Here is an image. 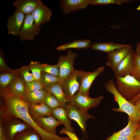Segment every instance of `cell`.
Listing matches in <instances>:
<instances>
[{"label":"cell","instance_id":"e575fe53","mask_svg":"<svg viewBox=\"0 0 140 140\" xmlns=\"http://www.w3.org/2000/svg\"><path fill=\"white\" fill-rule=\"evenodd\" d=\"M132 1L131 0H89V3L93 5H103L110 4H121Z\"/></svg>","mask_w":140,"mask_h":140},{"label":"cell","instance_id":"8fae6325","mask_svg":"<svg viewBox=\"0 0 140 140\" xmlns=\"http://www.w3.org/2000/svg\"><path fill=\"white\" fill-rule=\"evenodd\" d=\"M132 50L131 45H129L126 47L116 49L108 53L106 64L110 67L114 74L119 63Z\"/></svg>","mask_w":140,"mask_h":140},{"label":"cell","instance_id":"ba28073f","mask_svg":"<svg viewBox=\"0 0 140 140\" xmlns=\"http://www.w3.org/2000/svg\"><path fill=\"white\" fill-rule=\"evenodd\" d=\"M103 96L95 98L90 97L89 96L81 94L78 92L70 99L69 102L84 111L87 112L89 109L96 107L101 101Z\"/></svg>","mask_w":140,"mask_h":140},{"label":"cell","instance_id":"cb8c5ba5","mask_svg":"<svg viewBox=\"0 0 140 140\" xmlns=\"http://www.w3.org/2000/svg\"><path fill=\"white\" fill-rule=\"evenodd\" d=\"M91 42V41L88 40H76L58 46L57 49L58 50H63L71 48L78 49L87 48L90 47Z\"/></svg>","mask_w":140,"mask_h":140},{"label":"cell","instance_id":"44dd1931","mask_svg":"<svg viewBox=\"0 0 140 140\" xmlns=\"http://www.w3.org/2000/svg\"><path fill=\"white\" fill-rule=\"evenodd\" d=\"M52 115L62 124H64L67 130L72 132H74V129L68 117L66 109L60 107L55 109L52 111Z\"/></svg>","mask_w":140,"mask_h":140},{"label":"cell","instance_id":"ab89813d","mask_svg":"<svg viewBox=\"0 0 140 140\" xmlns=\"http://www.w3.org/2000/svg\"><path fill=\"white\" fill-rule=\"evenodd\" d=\"M134 104L137 109L138 117L139 121L140 122V97L137 100Z\"/></svg>","mask_w":140,"mask_h":140},{"label":"cell","instance_id":"83f0119b","mask_svg":"<svg viewBox=\"0 0 140 140\" xmlns=\"http://www.w3.org/2000/svg\"><path fill=\"white\" fill-rule=\"evenodd\" d=\"M18 76L27 83L36 80L34 77L30 70L27 65L23 66L21 67L15 69Z\"/></svg>","mask_w":140,"mask_h":140},{"label":"cell","instance_id":"484cf974","mask_svg":"<svg viewBox=\"0 0 140 140\" xmlns=\"http://www.w3.org/2000/svg\"><path fill=\"white\" fill-rule=\"evenodd\" d=\"M26 83L19 76L16 79L8 88L13 94L23 96L25 93Z\"/></svg>","mask_w":140,"mask_h":140},{"label":"cell","instance_id":"f546056e","mask_svg":"<svg viewBox=\"0 0 140 140\" xmlns=\"http://www.w3.org/2000/svg\"><path fill=\"white\" fill-rule=\"evenodd\" d=\"M44 103L46 104L52 111L60 107L65 108L54 95L48 92H47L45 97Z\"/></svg>","mask_w":140,"mask_h":140},{"label":"cell","instance_id":"277c9868","mask_svg":"<svg viewBox=\"0 0 140 140\" xmlns=\"http://www.w3.org/2000/svg\"><path fill=\"white\" fill-rule=\"evenodd\" d=\"M0 121L2 122L7 140H13L18 133L32 128L25 122L18 118H1Z\"/></svg>","mask_w":140,"mask_h":140},{"label":"cell","instance_id":"4316f807","mask_svg":"<svg viewBox=\"0 0 140 140\" xmlns=\"http://www.w3.org/2000/svg\"><path fill=\"white\" fill-rule=\"evenodd\" d=\"M19 76L15 70L11 71L2 73L0 74V88H8Z\"/></svg>","mask_w":140,"mask_h":140},{"label":"cell","instance_id":"4dcf8cb0","mask_svg":"<svg viewBox=\"0 0 140 140\" xmlns=\"http://www.w3.org/2000/svg\"><path fill=\"white\" fill-rule=\"evenodd\" d=\"M129 75L140 82V56L137 55L135 52L132 68Z\"/></svg>","mask_w":140,"mask_h":140},{"label":"cell","instance_id":"f1b7e54d","mask_svg":"<svg viewBox=\"0 0 140 140\" xmlns=\"http://www.w3.org/2000/svg\"><path fill=\"white\" fill-rule=\"evenodd\" d=\"M39 81L45 87L59 82V76H55L49 73L42 72Z\"/></svg>","mask_w":140,"mask_h":140},{"label":"cell","instance_id":"8992f818","mask_svg":"<svg viewBox=\"0 0 140 140\" xmlns=\"http://www.w3.org/2000/svg\"><path fill=\"white\" fill-rule=\"evenodd\" d=\"M41 26L35 24L31 14L26 15L19 34V40H33L39 34Z\"/></svg>","mask_w":140,"mask_h":140},{"label":"cell","instance_id":"7a4b0ae2","mask_svg":"<svg viewBox=\"0 0 140 140\" xmlns=\"http://www.w3.org/2000/svg\"><path fill=\"white\" fill-rule=\"evenodd\" d=\"M104 86L106 90L113 95L115 101L119 105L118 108H114L113 110L117 112H125L129 115V117L139 122L135 106L127 100L120 93L117 88L113 79H110L104 83Z\"/></svg>","mask_w":140,"mask_h":140},{"label":"cell","instance_id":"d4e9b609","mask_svg":"<svg viewBox=\"0 0 140 140\" xmlns=\"http://www.w3.org/2000/svg\"><path fill=\"white\" fill-rule=\"evenodd\" d=\"M13 140H41V139L38 132L32 128L18 133Z\"/></svg>","mask_w":140,"mask_h":140},{"label":"cell","instance_id":"3957f363","mask_svg":"<svg viewBox=\"0 0 140 140\" xmlns=\"http://www.w3.org/2000/svg\"><path fill=\"white\" fill-rule=\"evenodd\" d=\"M115 82L120 93L125 99L130 101L140 93V82L128 75L123 77H115Z\"/></svg>","mask_w":140,"mask_h":140},{"label":"cell","instance_id":"ac0fdd59","mask_svg":"<svg viewBox=\"0 0 140 140\" xmlns=\"http://www.w3.org/2000/svg\"><path fill=\"white\" fill-rule=\"evenodd\" d=\"M40 0H16L13 3L16 10L26 15L31 14Z\"/></svg>","mask_w":140,"mask_h":140},{"label":"cell","instance_id":"9a60e30c","mask_svg":"<svg viewBox=\"0 0 140 140\" xmlns=\"http://www.w3.org/2000/svg\"><path fill=\"white\" fill-rule=\"evenodd\" d=\"M135 53L134 51L132 49L120 62L114 74L115 77H123L130 74L133 67Z\"/></svg>","mask_w":140,"mask_h":140},{"label":"cell","instance_id":"9c48e42d","mask_svg":"<svg viewBox=\"0 0 140 140\" xmlns=\"http://www.w3.org/2000/svg\"><path fill=\"white\" fill-rule=\"evenodd\" d=\"M83 71L74 69L69 76L61 83L64 92L69 99L79 91L80 83L78 78L80 77Z\"/></svg>","mask_w":140,"mask_h":140},{"label":"cell","instance_id":"7402d4cb","mask_svg":"<svg viewBox=\"0 0 140 140\" xmlns=\"http://www.w3.org/2000/svg\"><path fill=\"white\" fill-rule=\"evenodd\" d=\"M129 45L116 44L113 42H95L90 45V47L93 50H96L108 53L116 49H121L128 46Z\"/></svg>","mask_w":140,"mask_h":140},{"label":"cell","instance_id":"d6a6232c","mask_svg":"<svg viewBox=\"0 0 140 140\" xmlns=\"http://www.w3.org/2000/svg\"><path fill=\"white\" fill-rule=\"evenodd\" d=\"M44 89V87L39 80H35L26 83L25 93H31Z\"/></svg>","mask_w":140,"mask_h":140},{"label":"cell","instance_id":"6da1fadb","mask_svg":"<svg viewBox=\"0 0 140 140\" xmlns=\"http://www.w3.org/2000/svg\"><path fill=\"white\" fill-rule=\"evenodd\" d=\"M0 95L4 101V104L0 110V117L20 119L27 123L39 135L41 140H67L62 137L48 132L40 128L33 120L29 113V103L23 96L15 95L8 88L0 89Z\"/></svg>","mask_w":140,"mask_h":140},{"label":"cell","instance_id":"f35d334b","mask_svg":"<svg viewBox=\"0 0 140 140\" xmlns=\"http://www.w3.org/2000/svg\"><path fill=\"white\" fill-rule=\"evenodd\" d=\"M0 140H7L1 122L0 121Z\"/></svg>","mask_w":140,"mask_h":140},{"label":"cell","instance_id":"603a6c76","mask_svg":"<svg viewBox=\"0 0 140 140\" xmlns=\"http://www.w3.org/2000/svg\"><path fill=\"white\" fill-rule=\"evenodd\" d=\"M47 92L44 89L34 92L26 93L23 97L29 104L44 103L45 98Z\"/></svg>","mask_w":140,"mask_h":140},{"label":"cell","instance_id":"4fadbf2b","mask_svg":"<svg viewBox=\"0 0 140 140\" xmlns=\"http://www.w3.org/2000/svg\"><path fill=\"white\" fill-rule=\"evenodd\" d=\"M24 14L17 10L8 19L7 26L8 34L17 36L24 19Z\"/></svg>","mask_w":140,"mask_h":140},{"label":"cell","instance_id":"d6986e66","mask_svg":"<svg viewBox=\"0 0 140 140\" xmlns=\"http://www.w3.org/2000/svg\"><path fill=\"white\" fill-rule=\"evenodd\" d=\"M44 89L54 95L64 107L66 108V102H69V99L64 92L61 85L59 82L45 87Z\"/></svg>","mask_w":140,"mask_h":140},{"label":"cell","instance_id":"7c38bea8","mask_svg":"<svg viewBox=\"0 0 140 140\" xmlns=\"http://www.w3.org/2000/svg\"><path fill=\"white\" fill-rule=\"evenodd\" d=\"M31 14L35 24L38 26L48 22L52 15L51 10L40 1Z\"/></svg>","mask_w":140,"mask_h":140},{"label":"cell","instance_id":"1f68e13d","mask_svg":"<svg viewBox=\"0 0 140 140\" xmlns=\"http://www.w3.org/2000/svg\"><path fill=\"white\" fill-rule=\"evenodd\" d=\"M39 65L42 72H44L55 76H59V68L57 64L51 65L47 64H43L39 62Z\"/></svg>","mask_w":140,"mask_h":140},{"label":"cell","instance_id":"b9f144b4","mask_svg":"<svg viewBox=\"0 0 140 140\" xmlns=\"http://www.w3.org/2000/svg\"><path fill=\"white\" fill-rule=\"evenodd\" d=\"M135 140H140V127L134 137Z\"/></svg>","mask_w":140,"mask_h":140},{"label":"cell","instance_id":"d590c367","mask_svg":"<svg viewBox=\"0 0 140 140\" xmlns=\"http://www.w3.org/2000/svg\"><path fill=\"white\" fill-rule=\"evenodd\" d=\"M4 53L0 50V68L2 72H6L12 71L13 70L9 67L6 65L4 59Z\"/></svg>","mask_w":140,"mask_h":140},{"label":"cell","instance_id":"52a82bcc","mask_svg":"<svg viewBox=\"0 0 140 140\" xmlns=\"http://www.w3.org/2000/svg\"><path fill=\"white\" fill-rule=\"evenodd\" d=\"M66 109L69 119L76 121L80 126L82 132L85 133L86 132L87 120L89 118H95L87 112L78 109L70 102L67 105Z\"/></svg>","mask_w":140,"mask_h":140},{"label":"cell","instance_id":"5bb4252c","mask_svg":"<svg viewBox=\"0 0 140 140\" xmlns=\"http://www.w3.org/2000/svg\"><path fill=\"white\" fill-rule=\"evenodd\" d=\"M61 10L64 14H68L87 8L89 0H60Z\"/></svg>","mask_w":140,"mask_h":140},{"label":"cell","instance_id":"60d3db41","mask_svg":"<svg viewBox=\"0 0 140 140\" xmlns=\"http://www.w3.org/2000/svg\"><path fill=\"white\" fill-rule=\"evenodd\" d=\"M135 52L137 55L140 56V42H138L136 44Z\"/></svg>","mask_w":140,"mask_h":140},{"label":"cell","instance_id":"8d00e7d4","mask_svg":"<svg viewBox=\"0 0 140 140\" xmlns=\"http://www.w3.org/2000/svg\"><path fill=\"white\" fill-rule=\"evenodd\" d=\"M59 133L60 134H64L67 135L71 140H79L75 133L68 131L65 128H63L59 131Z\"/></svg>","mask_w":140,"mask_h":140},{"label":"cell","instance_id":"30bf717a","mask_svg":"<svg viewBox=\"0 0 140 140\" xmlns=\"http://www.w3.org/2000/svg\"><path fill=\"white\" fill-rule=\"evenodd\" d=\"M104 69V66H103L92 72L84 71L80 76V86L78 92L81 94L89 96V89L93 82Z\"/></svg>","mask_w":140,"mask_h":140},{"label":"cell","instance_id":"5b68a950","mask_svg":"<svg viewBox=\"0 0 140 140\" xmlns=\"http://www.w3.org/2000/svg\"><path fill=\"white\" fill-rule=\"evenodd\" d=\"M77 56L76 53L72 52L71 50H69L65 55H61L59 57L57 64L59 68V83L61 85L74 70L73 66L74 59Z\"/></svg>","mask_w":140,"mask_h":140},{"label":"cell","instance_id":"7bdbcfd3","mask_svg":"<svg viewBox=\"0 0 140 140\" xmlns=\"http://www.w3.org/2000/svg\"><path fill=\"white\" fill-rule=\"evenodd\" d=\"M140 97V93L131 100L129 101L130 102L133 103H135L137 100Z\"/></svg>","mask_w":140,"mask_h":140},{"label":"cell","instance_id":"ffe728a7","mask_svg":"<svg viewBox=\"0 0 140 140\" xmlns=\"http://www.w3.org/2000/svg\"><path fill=\"white\" fill-rule=\"evenodd\" d=\"M140 127V124L138 121L129 117L127 125L123 129L113 135L116 136L134 138Z\"/></svg>","mask_w":140,"mask_h":140},{"label":"cell","instance_id":"2e32d148","mask_svg":"<svg viewBox=\"0 0 140 140\" xmlns=\"http://www.w3.org/2000/svg\"><path fill=\"white\" fill-rule=\"evenodd\" d=\"M36 123L41 129L49 133L57 135L56 129L59 125L62 124L53 116L43 117L37 119Z\"/></svg>","mask_w":140,"mask_h":140},{"label":"cell","instance_id":"e0dca14e","mask_svg":"<svg viewBox=\"0 0 140 140\" xmlns=\"http://www.w3.org/2000/svg\"><path fill=\"white\" fill-rule=\"evenodd\" d=\"M28 110L30 116L35 122L38 118L52 115V110L45 104H29Z\"/></svg>","mask_w":140,"mask_h":140},{"label":"cell","instance_id":"836d02e7","mask_svg":"<svg viewBox=\"0 0 140 140\" xmlns=\"http://www.w3.org/2000/svg\"><path fill=\"white\" fill-rule=\"evenodd\" d=\"M39 62L31 61L28 65L32 73L36 80H39L40 78L42 71L39 64Z\"/></svg>","mask_w":140,"mask_h":140},{"label":"cell","instance_id":"74e56055","mask_svg":"<svg viewBox=\"0 0 140 140\" xmlns=\"http://www.w3.org/2000/svg\"><path fill=\"white\" fill-rule=\"evenodd\" d=\"M107 140H135L134 138L116 136L112 135Z\"/></svg>","mask_w":140,"mask_h":140},{"label":"cell","instance_id":"ee69618b","mask_svg":"<svg viewBox=\"0 0 140 140\" xmlns=\"http://www.w3.org/2000/svg\"><path fill=\"white\" fill-rule=\"evenodd\" d=\"M136 10H140V4L136 8Z\"/></svg>","mask_w":140,"mask_h":140}]
</instances>
